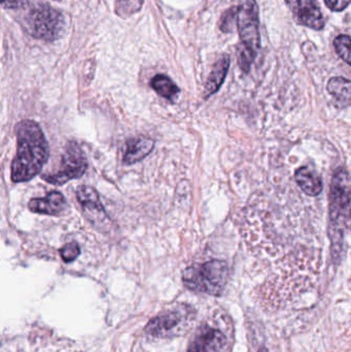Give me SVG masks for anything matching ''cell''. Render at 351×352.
<instances>
[{
	"mask_svg": "<svg viewBox=\"0 0 351 352\" xmlns=\"http://www.w3.org/2000/svg\"><path fill=\"white\" fill-rule=\"evenodd\" d=\"M16 154L12 164L14 184L29 182L39 175L49 156V148L38 124L30 120L16 126Z\"/></svg>",
	"mask_w": 351,
	"mask_h": 352,
	"instance_id": "1",
	"label": "cell"
},
{
	"mask_svg": "<svg viewBox=\"0 0 351 352\" xmlns=\"http://www.w3.org/2000/svg\"><path fill=\"white\" fill-rule=\"evenodd\" d=\"M350 192L348 186V175L344 170H338L334 175L330 194V236L333 244V256L335 258H339L341 254L346 217L348 214L350 215Z\"/></svg>",
	"mask_w": 351,
	"mask_h": 352,
	"instance_id": "2",
	"label": "cell"
},
{
	"mask_svg": "<svg viewBox=\"0 0 351 352\" xmlns=\"http://www.w3.org/2000/svg\"><path fill=\"white\" fill-rule=\"evenodd\" d=\"M228 277L229 267L227 263L212 260L185 269L183 280L185 287L191 291L218 296L224 291Z\"/></svg>",
	"mask_w": 351,
	"mask_h": 352,
	"instance_id": "3",
	"label": "cell"
},
{
	"mask_svg": "<svg viewBox=\"0 0 351 352\" xmlns=\"http://www.w3.org/2000/svg\"><path fill=\"white\" fill-rule=\"evenodd\" d=\"M26 23L31 35L43 41H56L63 32V16L47 4L33 6L29 12Z\"/></svg>",
	"mask_w": 351,
	"mask_h": 352,
	"instance_id": "4",
	"label": "cell"
},
{
	"mask_svg": "<svg viewBox=\"0 0 351 352\" xmlns=\"http://www.w3.org/2000/svg\"><path fill=\"white\" fill-rule=\"evenodd\" d=\"M194 312L193 308L188 305H181L163 312L148 322L146 333L156 338H168L183 334L193 322Z\"/></svg>",
	"mask_w": 351,
	"mask_h": 352,
	"instance_id": "5",
	"label": "cell"
},
{
	"mask_svg": "<svg viewBox=\"0 0 351 352\" xmlns=\"http://www.w3.org/2000/svg\"><path fill=\"white\" fill-rule=\"evenodd\" d=\"M259 6L256 0H239L237 27L242 45L258 54L261 47Z\"/></svg>",
	"mask_w": 351,
	"mask_h": 352,
	"instance_id": "6",
	"label": "cell"
},
{
	"mask_svg": "<svg viewBox=\"0 0 351 352\" xmlns=\"http://www.w3.org/2000/svg\"><path fill=\"white\" fill-rule=\"evenodd\" d=\"M87 159L80 146L76 142L66 146L62 156L60 170L53 175H43V179L56 186H62L71 179L82 177L87 170Z\"/></svg>",
	"mask_w": 351,
	"mask_h": 352,
	"instance_id": "7",
	"label": "cell"
},
{
	"mask_svg": "<svg viewBox=\"0 0 351 352\" xmlns=\"http://www.w3.org/2000/svg\"><path fill=\"white\" fill-rule=\"evenodd\" d=\"M76 197L82 205V212L95 226H106L109 215L105 212L104 207L99 198L98 192L92 186H78Z\"/></svg>",
	"mask_w": 351,
	"mask_h": 352,
	"instance_id": "8",
	"label": "cell"
},
{
	"mask_svg": "<svg viewBox=\"0 0 351 352\" xmlns=\"http://www.w3.org/2000/svg\"><path fill=\"white\" fill-rule=\"evenodd\" d=\"M286 2L299 24L313 30L324 29L325 19L317 0H286Z\"/></svg>",
	"mask_w": 351,
	"mask_h": 352,
	"instance_id": "9",
	"label": "cell"
},
{
	"mask_svg": "<svg viewBox=\"0 0 351 352\" xmlns=\"http://www.w3.org/2000/svg\"><path fill=\"white\" fill-rule=\"evenodd\" d=\"M227 339L220 331L204 327L190 345L189 352H222Z\"/></svg>",
	"mask_w": 351,
	"mask_h": 352,
	"instance_id": "10",
	"label": "cell"
},
{
	"mask_svg": "<svg viewBox=\"0 0 351 352\" xmlns=\"http://www.w3.org/2000/svg\"><path fill=\"white\" fill-rule=\"evenodd\" d=\"M66 205L67 203L63 195L57 190H53L43 198L31 199L28 207L32 212L57 217L63 212Z\"/></svg>",
	"mask_w": 351,
	"mask_h": 352,
	"instance_id": "11",
	"label": "cell"
},
{
	"mask_svg": "<svg viewBox=\"0 0 351 352\" xmlns=\"http://www.w3.org/2000/svg\"><path fill=\"white\" fill-rule=\"evenodd\" d=\"M155 142L150 138L139 136L130 138L126 142L125 153L123 162L125 165L135 164L152 153L154 150Z\"/></svg>",
	"mask_w": 351,
	"mask_h": 352,
	"instance_id": "12",
	"label": "cell"
},
{
	"mask_svg": "<svg viewBox=\"0 0 351 352\" xmlns=\"http://www.w3.org/2000/svg\"><path fill=\"white\" fill-rule=\"evenodd\" d=\"M230 67V57L228 55L223 56L212 68L207 82H206L205 91H204V98H210L214 93L218 92V89L222 86L228 74Z\"/></svg>",
	"mask_w": 351,
	"mask_h": 352,
	"instance_id": "13",
	"label": "cell"
},
{
	"mask_svg": "<svg viewBox=\"0 0 351 352\" xmlns=\"http://www.w3.org/2000/svg\"><path fill=\"white\" fill-rule=\"evenodd\" d=\"M295 179L301 190L308 196H317L323 190V182H321V177L309 167L299 168L295 175Z\"/></svg>",
	"mask_w": 351,
	"mask_h": 352,
	"instance_id": "14",
	"label": "cell"
},
{
	"mask_svg": "<svg viewBox=\"0 0 351 352\" xmlns=\"http://www.w3.org/2000/svg\"><path fill=\"white\" fill-rule=\"evenodd\" d=\"M328 92L340 103L342 107L351 104V82L350 80L337 76L328 82Z\"/></svg>",
	"mask_w": 351,
	"mask_h": 352,
	"instance_id": "15",
	"label": "cell"
},
{
	"mask_svg": "<svg viewBox=\"0 0 351 352\" xmlns=\"http://www.w3.org/2000/svg\"><path fill=\"white\" fill-rule=\"evenodd\" d=\"M150 87L154 89L155 92L158 93L161 97L173 101L177 94L179 93V88L164 74H157L150 80Z\"/></svg>",
	"mask_w": 351,
	"mask_h": 352,
	"instance_id": "16",
	"label": "cell"
},
{
	"mask_svg": "<svg viewBox=\"0 0 351 352\" xmlns=\"http://www.w3.org/2000/svg\"><path fill=\"white\" fill-rule=\"evenodd\" d=\"M334 47L339 57L343 61L351 65V36L350 35L341 34L336 37L334 41Z\"/></svg>",
	"mask_w": 351,
	"mask_h": 352,
	"instance_id": "17",
	"label": "cell"
},
{
	"mask_svg": "<svg viewBox=\"0 0 351 352\" xmlns=\"http://www.w3.org/2000/svg\"><path fill=\"white\" fill-rule=\"evenodd\" d=\"M144 0H117L115 12L120 16H129L141 10Z\"/></svg>",
	"mask_w": 351,
	"mask_h": 352,
	"instance_id": "18",
	"label": "cell"
},
{
	"mask_svg": "<svg viewBox=\"0 0 351 352\" xmlns=\"http://www.w3.org/2000/svg\"><path fill=\"white\" fill-rule=\"evenodd\" d=\"M257 57V54L253 53L251 50L245 47V45H241L238 50V64L240 66L241 70L245 74L251 69V65L253 64V60Z\"/></svg>",
	"mask_w": 351,
	"mask_h": 352,
	"instance_id": "19",
	"label": "cell"
},
{
	"mask_svg": "<svg viewBox=\"0 0 351 352\" xmlns=\"http://www.w3.org/2000/svg\"><path fill=\"white\" fill-rule=\"evenodd\" d=\"M237 12H238V8H230V10H226V12L223 14L220 21V29L223 32L229 33L234 29L235 19L237 18Z\"/></svg>",
	"mask_w": 351,
	"mask_h": 352,
	"instance_id": "20",
	"label": "cell"
},
{
	"mask_svg": "<svg viewBox=\"0 0 351 352\" xmlns=\"http://www.w3.org/2000/svg\"><path fill=\"white\" fill-rule=\"evenodd\" d=\"M60 256L65 263H71L80 256V248L76 242H70L65 244L63 248H60Z\"/></svg>",
	"mask_w": 351,
	"mask_h": 352,
	"instance_id": "21",
	"label": "cell"
},
{
	"mask_svg": "<svg viewBox=\"0 0 351 352\" xmlns=\"http://www.w3.org/2000/svg\"><path fill=\"white\" fill-rule=\"evenodd\" d=\"M350 2L351 0H325L328 8L334 12H342L350 6Z\"/></svg>",
	"mask_w": 351,
	"mask_h": 352,
	"instance_id": "22",
	"label": "cell"
},
{
	"mask_svg": "<svg viewBox=\"0 0 351 352\" xmlns=\"http://www.w3.org/2000/svg\"><path fill=\"white\" fill-rule=\"evenodd\" d=\"M26 3V0H1V6L4 8H24Z\"/></svg>",
	"mask_w": 351,
	"mask_h": 352,
	"instance_id": "23",
	"label": "cell"
},
{
	"mask_svg": "<svg viewBox=\"0 0 351 352\" xmlns=\"http://www.w3.org/2000/svg\"><path fill=\"white\" fill-rule=\"evenodd\" d=\"M258 352H269V351H268L267 349H261Z\"/></svg>",
	"mask_w": 351,
	"mask_h": 352,
	"instance_id": "24",
	"label": "cell"
},
{
	"mask_svg": "<svg viewBox=\"0 0 351 352\" xmlns=\"http://www.w3.org/2000/svg\"><path fill=\"white\" fill-rule=\"evenodd\" d=\"M350 217H351V192L350 196Z\"/></svg>",
	"mask_w": 351,
	"mask_h": 352,
	"instance_id": "25",
	"label": "cell"
}]
</instances>
